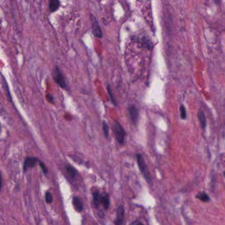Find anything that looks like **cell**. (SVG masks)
<instances>
[{"instance_id":"obj_1","label":"cell","mask_w":225,"mask_h":225,"mask_svg":"<svg viewBox=\"0 0 225 225\" xmlns=\"http://www.w3.org/2000/svg\"><path fill=\"white\" fill-rule=\"evenodd\" d=\"M136 158H137V162L139 168L144 178L145 179V180L149 185H152L153 181H152L151 176V174H150L147 165L145 161L143 155L141 153H137L136 154Z\"/></svg>"},{"instance_id":"obj_2","label":"cell","mask_w":225,"mask_h":225,"mask_svg":"<svg viewBox=\"0 0 225 225\" xmlns=\"http://www.w3.org/2000/svg\"><path fill=\"white\" fill-rule=\"evenodd\" d=\"M113 131L117 142L120 145H124L126 136V132L124 128L117 121H114V124L113 125Z\"/></svg>"},{"instance_id":"obj_3","label":"cell","mask_w":225,"mask_h":225,"mask_svg":"<svg viewBox=\"0 0 225 225\" xmlns=\"http://www.w3.org/2000/svg\"><path fill=\"white\" fill-rule=\"evenodd\" d=\"M52 76L55 82L59 85V86L63 89H67V85L65 77H64L62 71L60 70V69L57 66H56L54 69H53Z\"/></svg>"},{"instance_id":"obj_4","label":"cell","mask_w":225,"mask_h":225,"mask_svg":"<svg viewBox=\"0 0 225 225\" xmlns=\"http://www.w3.org/2000/svg\"><path fill=\"white\" fill-rule=\"evenodd\" d=\"M90 21L91 23H92L91 30H92L93 34L96 37H98V38H102L103 37V33H102V30L98 21L93 15H91Z\"/></svg>"},{"instance_id":"obj_5","label":"cell","mask_w":225,"mask_h":225,"mask_svg":"<svg viewBox=\"0 0 225 225\" xmlns=\"http://www.w3.org/2000/svg\"><path fill=\"white\" fill-rule=\"evenodd\" d=\"M38 158L36 157H27L26 158L23 164V172L25 173L29 168H33L36 165Z\"/></svg>"},{"instance_id":"obj_6","label":"cell","mask_w":225,"mask_h":225,"mask_svg":"<svg viewBox=\"0 0 225 225\" xmlns=\"http://www.w3.org/2000/svg\"><path fill=\"white\" fill-rule=\"evenodd\" d=\"M124 208L122 205L117 207L116 210V218L114 223L117 225H120L124 223Z\"/></svg>"},{"instance_id":"obj_7","label":"cell","mask_w":225,"mask_h":225,"mask_svg":"<svg viewBox=\"0 0 225 225\" xmlns=\"http://www.w3.org/2000/svg\"><path fill=\"white\" fill-rule=\"evenodd\" d=\"M128 110H129V114H130V116L131 120V122L135 125H136L137 120H138V117H139L138 110L137 109V108L134 105H131L129 107Z\"/></svg>"},{"instance_id":"obj_8","label":"cell","mask_w":225,"mask_h":225,"mask_svg":"<svg viewBox=\"0 0 225 225\" xmlns=\"http://www.w3.org/2000/svg\"><path fill=\"white\" fill-rule=\"evenodd\" d=\"M100 203L104 207L105 210L108 209L110 205V200L109 195L107 194V193H104V194H101Z\"/></svg>"},{"instance_id":"obj_9","label":"cell","mask_w":225,"mask_h":225,"mask_svg":"<svg viewBox=\"0 0 225 225\" xmlns=\"http://www.w3.org/2000/svg\"><path fill=\"white\" fill-rule=\"evenodd\" d=\"M73 205L77 212H81L83 209V205L81 200L79 197L74 196L73 197Z\"/></svg>"},{"instance_id":"obj_10","label":"cell","mask_w":225,"mask_h":225,"mask_svg":"<svg viewBox=\"0 0 225 225\" xmlns=\"http://www.w3.org/2000/svg\"><path fill=\"white\" fill-rule=\"evenodd\" d=\"M66 170L67 171V174H69V176L73 179L76 178L77 177V176H78L79 173L77 172V170L73 166H71V164H66Z\"/></svg>"},{"instance_id":"obj_11","label":"cell","mask_w":225,"mask_h":225,"mask_svg":"<svg viewBox=\"0 0 225 225\" xmlns=\"http://www.w3.org/2000/svg\"><path fill=\"white\" fill-rule=\"evenodd\" d=\"M93 203H94V205L96 209H99V206L100 205V197H101V194L100 191L98 190H96L93 194Z\"/></svg>"},{"instance_id":"obj_12","label":"cell","mask_w":225,"mask_h":225,"mask_svg":"<svg viewBox=\"0 0 225 225\" xmlns=\"http://www.w3.org/2000/svg\"><path fill=\"white\" fill-rule=\"evenodd\" d=\"M60 0H49V10L50 12H55L60 7Z\"/></svg>"},{"instance_id":"obj_13","label":"cell","mask_w":225,"mask_h":225,"mask_svg":"<svg viewBox=\"0 0 225 225\" xmlns=\"http://www.w3.org/2000/svg\"><path fill=\"white\" fill-rule=\"evenodd\" d=\"M197 117L198 119H199V122L200 126L203 130H204L206 127V118L204 113L201 110H199L197 112Z\"/></svg>"},{"instance_id":"obj_14","label":"cell","mask_w":225,"mask_h":225,"mask_svg":"<svg viewBox=\"0 0 225 225\" xmlns=\"http://www.w3.org/2000/svg\"><path fill=\"white\" fill-rule=\"evenodd\" d=\"M195 197L203 202H208L210 201V197L205 192H200Z\"/></svg>"},{"instance_id":"obj_15","label":"cell","mask_w":225,"mask_h":225,"mask_svg":"<svg viewBox=\"0 0 225 225\" xmlns=\"http://www.w3.org/2000/svg\"><path fill=\"white\" fill-rule=\"evenodd\" d=\"M107 90H108V94H109V96L110 98V100L112 101V103H113V104L116 106H117V102L116 100V99L114 98V96L113 95V93H112V89L110 88V85H107Z\"/></svg>"},{"instance_id":"obj_16","label":"cell","mask_w":225,"mask_h":225,"mask_svg":"<svg viewBox=\"0 0 225 225\" xmlns=\"http://www.w3.org/2000/svg\"><path fill=\"white\" fill-rule=\"evenodd\" d=\"M103 130L104 137L106 138H108L109 136V126L108 123H107L106 121L103 122Z\"/></svg>"},{"instance_id":"obj_17","label":"cell","mask_w":225,"mask_h":225,"mask_svg":"<svg viewBox=\"0 0 225 225\" xmlns=\"http://www.w3.org/2000/svg\"><path fill=\"white\" fill-rule=\"evenodd\" d=\"M180 117L182 120H185L187 117V114H186V110L184 105H181L180 106Z\"/></svg>"},{"instance_id":"obj_18","label":"cell","mask_w":225,"mask_h":225,"mask_svg":"<svg viewBox=\"0 0 225 225\" xmlns=\"http://www.w3.org/2000/svg\"><path fill=\"white\" fill-rule=\"evenodd\" d=\"M45 199H46V201L48 203H52V201H53V197L52 195L51 194V193L49 191H46L45 194Z\"/></svg>"},{"instance_id":"obj_19","label":"cell","mask_w":225,"mask_h":225,"mask_svg":"<svg viewBox=\"0 0 225 225\" xmlns=\"http://www.w3.org/2000/svg\"><path fill=\"white\" fill-rule=\"evenodd\" d=\"M2 79H3V84H4V87L6 88V90L7 92V97L9 98V100L10 101H12V99H11V94H10V92L9 90V87H8V85H7V83L6 82V81H5V79L4 78V77L2 76Z\"/></svg>"},{"instance_id":"obj_20","label":"cell","mask_w":225,"mask_h":225,"mask_svg":"<svg viewBox=\"0 0 225 225\" xmlns=\"http://www.w3.org/2000/svg\"><path fill=\"white\" fill-rule=\"evenodd\" d=\"M39 164H40V168H41V169L42 170V172H44V174H47L48 172V169L46 167V165L44 164V163H42V162H40Z\"/></svg>"},{"instance_id":"obj_21","label":"cell","mask_w":225,"mask_h":225,"mask_svg":"<svg viewBox=\"0 0 225 225\" xmlns=\"http://www.w3.org/2000/svg\"><path fill=\"white\" fill-rule=\"evenodd\" d=\"M46 98H47V100L49 102V103H52V104H53L54 103V100H53V96L50 94H48L46 95Z\"/></svg>"},{"instance_id":"obj_22","label":"cell","mask_w":225,"mask_h":225,"mask_svg":"<svg viewBox=\"0 0 225 225\" xmlns=\"http://www.w3.org/2000/svg\"><path fill=\"white\" fill-rule=\"evenodd\" d=\"M142 224L143 223H141L140 221H133V222H132V223H131V224Z\"/></svg>"},{"instance_id":"obj_23","label":"cell","mask_w":225,"mask_h":225,"mask_svg":"<svg viewBox=\"0 0 225 225\" xmlns=\"http://www.w3.org/2000/svg\"><path fill=\"white\" fill-rule=\"evenodd\" d=\"M214 2H215L217 4H218L219 2H220V0H214Z\"/></svg>"},{"instance_id":"obj_24","label":"cell","mask_w":225,"mask_h":225,"mask_svg":"<svg viewBox=\"0 0 225 225\" xmlns=\"http://www.w3.org/2000/svg\"><path fill=\"white\" fill-rule=\"evenodd\" d=\"M224 176H225V172H224Z\"/></svg>"}]
</instances>
